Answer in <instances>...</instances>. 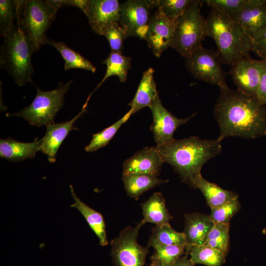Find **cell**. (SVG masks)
Segmentation results:
<instances>
[{
  "mask_svg": "<svg viewBox=\"0 0 266 266\" xmlns=\"http://www.w3.org/2000/svg\"><path fill=\"white\" fill-rule=\"evenodd\" d=\"M214 108L220 129L217 138L230 136L255 139L266 135V107L257 99L237 90L220 89Z\"/></svg>",
  "mask_w": 266,
  "mask_h": 266,
  "instance_id": "cell-1",
  "label": "cell"
},
{
  "mask_svg": "<svg viewBox=\"0 0 266 266\" xmlns=\"http://www.w3.org/2000/svg\"><path fill=\"white\" fill-rule=\"evenodd\" d=\"M164 162L169 164L179 175L181 181L194 188L196 180L200 175L202 166L219 155L221 141L202 139L191 136L156 146Z\"/></svg>",
  "mask_w": 266,
  "mask_h": 266,
  "instance_id": "cell-2",
  "label": "cell"
},
{
  "mask_svg": "<svg viewBox=\"0 0 266 266\" xmlns=\"http://www.w3.org/2000/svg\"><path fill=\"white\" fill-rule=\"evenodd\" d=\"M25 0H22L18 15L11 29L3 36L0 50V66L4 68L19 86L33 82L34 72L32 42L24 25L22 14Z\"/></svg>",
  "mask_w": 266,
  "mask_h": 266,
  "instance_id": "cell-3",
  "label": "cell"
},
{
  "mask_svg": "<svg viewBox=\"0 0 266 266\" xmlns=\"http://www.w3.org/2000/svg\"><path fill=\"white\" fill-rule=\"evenodd\" d=\"M206 21L207 36L214 40L223 63L232 66L249 56L252 40L230 15L211 9Z\"/></svg>",
  "mask_w": 266,
  "mask_h": 266,
  "instance_id": "cell-4",
  "label": "cell"
},
{
  "mask_svg": "<svg viewBox=\"0 0 266 266\" xmlns=\"http://www.w3.org/2000/svg\"><path fill=\"white\" fill-rule=\"evenodd\" d=\"M201 2L200 0H192L175 23L170 47L185 59L202 46V41L207 36L206 19L200 10Z\"/></svg>",
  "mask_w": 266,
  "mask_h": 266,
  "instance_id": "cell-5",
  "label": "cell"
},
{
  "mask_svg": "<svg viewBox=\"0 0 266 266\" xmlns=\"http://www.w3.org/2000/svg\"><path fill=\"white\" fill-rule=\"evenodd\" d=\"M72 82H59L56 89L49 91H43L35 86L36 95L32 102L20 111L6 115L22 117L37 127L53 123L56 115L65 103L64 96Z\"/></svg>",
  "mask_w": 266,
  "mask_h": 266,
  "instance_id": "cell-6",
  "label": "cell"
},
{
  "mask_svg": "<svg viewBox=\"0 0 266 266\" xmlns=\"http://www.w3.org/2000/svg\"><path fill=\"white\" fill-rule=\"evenodd\" d=\"M145 223L142 220L134 227L127 226L110 242L113 266H144L149 247L137 242L139 232Z\"/></svg>",
  "mask_w": 266,
  "mask_h": 266,
  "instance_id": "cell-7",
  "label": "cell"
},
{
  "mask_svg": "<svg viewBox=\"0 0 266 266\" xmlns=\"http://www.w3.org/2000/svg\"><path fill=\"white\" fill-rule=\"evenodd\" d=\"M57 11L48 0H25L22 19L34 53L44 44L45 33L55 19Z\"/></svg>",
  "mask_w": 266,
  "mask_h": 266,
  "instance_id": "cell-8",
  "label": "cell"
},
{
  "mask_svg": "<svg viewBox=\"0 0 266 266\" xmlns=\"http://www.w3.org/2000/svg\"><path fill=\"white\" fill-rule=\"evenodd\" d=\"M221 62L218 52L201 46L186 58V66L195 78L220 89L228 88Z\"/></svg>",
  "mask_w": 266,
  "mask_h": 266,
  "instance_id": "cell-9",
  "label": "cell"
},
{
  "mask_svg": "<svg viewBox=\"0 0 266 266\" xmlns=\"http://www.w3.org/2000/svg\"><path fill=\"white\" fill-rule=\"evenodd\" d=\"M155 0H128L120 4L119 23L128 36L144 38Z\"/></svg>",
  "mask_w": 266,
  "mask_h": 266,
  "instance_id": "cell-10",
  "label": "cell"
},
{
  "mask_svg": "<svg viewBox=\"0 0 266 266\" xmlns=\"http://www.w3.org/2000/svg\"><path fill=\"white\" fill-rule=\"evenodd\" d=\"M266 60H255L249 56L239 60L230 71L237 90L256 98L258 86Z\"/></svg>",
  "mask_w": 266,
  "mask_h": 266,
  "instance_id": "cell-11",
  "label": "cell"
},
{
  "mask_svg": "<svg viewBox=\"0 0 266 266\" xmlns=\"http://www.w3.org/2000/svg\"><path fill=\"white\" fill-rule=\"evenodd\" d=\"M149 108L153 118L150 130L153 133L156 146H161L174 140L173 134L176 129L195 114L184 119L176 117L163 106L159 95Z\"/></svg>",
  "mask_w": 266,
  "mask_h": 266,
  "instance_id": "cell-12",
  "label": "cell"
},
{
  "mask_svg": "<svg viewBox=\"0 0 266 266\" xmlns=\"http://www.w3.org/2000/svg\"><path fill=\"white\" fill-rule=\"evenodd\" d=\"M119 9L117 0H88L83 13L92 31L102 35L109 26L119 23Z\"/></svg>",
  "mask_w": 266,
  "mask_h": 266,
  "instance_id": "cell-13",
  "label": "cell"
},
{
  "mask_svg": "<svg viewBox=\"0 0 266 266\" xmlns=\"http://www.w3.org/2000/svg\"><path fill=\"white\" fill-rule=\"evenodd\" d=\"M175 23L157 10L151 15L144 39L157 57L170 46Z\"/></svg>",
  "mask_w": 266,
  "mask_h": 266,
  "instance_id": "cell-14",
  "label": "cell"
},
{
  "mask_svg": "<svg viewBox=\"0 0 266 266\" xmlns=\"http://www.w3.org/2000/svg\"><path fill=\"white\" fill-rule=\"evenodd\" d=\"M164 163L156 146L146 147L124 161L122 175L145 174L157 176Z\"/></svg>",
  "mask_w": 266,
  "mask_h": 266,
  "instance_id": "cell-15",
  "label": "cell"
},
{
  "mask_svg": "<svg viewBox=\"0 0 266 266\" xmlns=\"http://www.w3.org/2000/svg\"><path fill=\"white\" fill-rule=\"evenodd\" d=\"M88 102L86 101L81 111L71 120L58 124L53 123L46 126V133L42 137L40 151L47 155L48 162H56L58 150L69 133L72 130H78L73 124L86 111Z\"/></svg>",
  "mask_w": 266,
  "mask_h": 266,
  "instance_id": "cell-16",
  "label": "cell"
},
{
  "mask_svg": "<svg viewBox=\"0 0 266 266\" xmlns=\"http://www.w3.org/2000/svg\"><path fill=\"white\" fill-rule=\"evenodd\" d=\"M214 225L209 215L199 212L185 214L183 233L186 240V254L189 255L192 247L204 243Z\"/></svg>",
  "mask_w": 266,
  "mask_h": 266,
  "instance_id": "cell-17",
  "label": "cell"
},
{
  "mask_svg": "<svg viewBox=\"0 0 266 266\" xmlns=\"http://www.w3.org/2000/svg\"><path fill=\"white\" fill-rule=\"evenodd\" d=\"M230 15L252 41L266 26V0L262 4Z\"/></svg>",
  "mask_w": 266,
  "mask_h": 266,
  "instance_id": "cell-18",
  "label": "cell"
},
{
  "mask_svg": "<svg viewBox=\"0 0 266 266\" xmlns=\"http://www.w3.org/2000/svg\"><path fill=\"white\" fill-rule=\"evenodd\" d=\"M42 138L32 142H22L10 137L0 140V157L11 162H19L33 158L40 151Z\"/></svg>",
  "mask_w": 266,
  "mask_h": 266,
  "instance_id": "cell-19",
  "label": "cell"
},
{
  "mask_svg": "<svg viewBox=\"0 0 266 266\" xmlns=\"http://www.w3.org/2000/svg\"><path fill=\"white\" fill-rule=\"evenodd\" d=\"M70 191L74 202L71 207L77 209L83 216L90 228L99 238V243L102 246L108 243L106 232V225L102 215L92 208L78 198L72 185H69Z\"/></svg>",
  "mask_w": 266,
  "mask_h": 266,
  "instance_id": "cell-20",
  "label": "cell"
},
{
  "mask_svg": "<svg viewBox=\"0 0 266 266\" xmlns=\"http://www.w3.org/2000/svg\"><path fill=\"white\" fill-rule=\"evenodd\" d=\"M154 70L149 67L143 72L135 95L129 104L132 115L142 108L149 106L159 95L154 78Z\"/></svg>",
  "mask_w": 266,
  "mask_h": 266,
  "instance_id": "cell-21",
  "label": "cell"
},
{
  "mask_svg": "<svg viewBox=\"0 0 266 266\" xmlns=\"http://www.w3.org/2000/svg\"><path fill=\"white\" fill-rule=\"evenodd\" d=\"M143 220L156 226L169 223L173 218L166 205V200L161 192L154 193L147 200L140 204Z\"/></svg>",
  "mask_w": 266,
  "mask_h": 266,
  "instance_id": "cell-22",
  "label": "cell"
},
{
  "mask_svg": "<svg viewBox=\"0 0 266 266\" xmlns=\"http://www.w3.org/2000/svg\"><path fill=\"white\" fill-rule=\"evenodd\" d=\"M194 188L198 189L202 192L211 209L219 207L238 198L236 193L222 188L207 181L202 175L195 181Z\"/></svg>",
  "mask_w": 266,
  "mask_h": 266,
  "instance_id": "cell-23",
  "label": "cell"
},
{
  "mask_svg": "<svg viewBox=\"0 0 266 266\" xmlns=\"http://www.w3.org/2000/svg\"><path fill=\"white\" fill-rule=\"evenodd\" d=\"M122 180L128 196L136 200L150 189L168 182V180L161 179L157 176L145 174L122 175Z\"/></svg>",
  "mask_w": 266,
  "mask_h": 266,
  "instance_id": "cell-24",
  "label": "cell"
},
{
  "mask_svg": "<svg viewBox=\"0 0 266 266\" xmlns=\"http://www.w3.org/2000/svg\"><path fill=\"white\" fill-rule=\"evenodd\" d=\"M49 44L55 47L61 54L65 61L64 69L78 68L90 71L93 73L96 70V67L87 59L79 53L68 47L65 43L56 41L46 37L44 44Z\"/></svg>",
  "mask_w": 266,
  "mask_h": 266,
  "instance_id": "cell-25",
  "label": "cell"
},
{
  "mask_svg": "<svg viewBox=\"0 0 266 266\" xmlns=\"http://www.w3.org/2000/svg\"><path fill=\"white\" fill-rule=\"evenodd\" d=\"M131 58L123 56L121 53L111 51L107 58L102 62L107 66L105 75L88 98L90 99L93 93L111 76L116 75L121 82H125L131 67Z\"/></svg>",
  "mask_w": 266,
  "mask_h": 266,
  "instance_id": "cell-26",
  "label": "cell"
},
{
  "mask_svg": "<svg viewBox=\"0 0 266 266\" xmlns=\"http://www.w3.org/2000/svg\"><path fill=\"white\" fill-rule=\"evenodd\" d=\"M148 243L149 247L152 246L153 248L163 245L186 246V240L184 233L176 231L170 226L169 223L153 227Z\"/></svg>",
  "mask_w": 266,
  "mask_h": 266,
  "instance_id": "cell-27",
  "label": "cell"
},
{
  "mask_svg": "<svg viewBox=\"0 0 266 266\" xmlns=\"http://www.w3.org/2000/svg\"><path fill=\"white\" fill-rule=\"evenodd\" d=\"M193 263L206 266H222L226 256L221 251L205 244L194 246L189 252Z\"/></svg>",
  "mask_w": 266,
  "mask_h": 266,
  "instance_id": "cell-28",
  "label": "cell"
},
{
  "mask_svg": "<svg viewBox=\"0 0 266 266\" xmlns=\"http://www.w3.org/2000/svg\"><path fill=\"white\" fill-rule=\"evenodd\" d=\"M211 9L231 15L263 3L266 0H205Z\"/></svg>",
  "mask_w": 266,
  "mask_h": 266,
  "instance_id": "cell-29",
  "label": "cell"
},
{
  "mask_svg": "<svg viewBox=\"0 0 266 266\" xmlns=\"http://www.w3.org/2000/svg\"><path fill=\"white\" fill-rule=\"evenodd\" d=\"M230 223H215L203 244L216 249L226 256L229 248Z\"/></svg>",
  "mask_w": 266,
  "mask_h": 266,
  "instance_id": "cell-30",
  "label": "cell"
},
{
  "mask_svg": "<svg viewBox=\"0 0 266 266\" xmlns=\"http://www.w3.org/2000/svg\"><path fill=\"white\" fill-rule=\"evenodd\" d=\"M132 115L129 110L123 117L109 127L94 134L90 143L85 147L88 152L96 151L106 146L113 138L121 126L125 123Z\"/></svg>",
  "mask_w": 266,
  "mask_h": 266,
  "instance_id": "cell-31",
  "label": "cell"
},
{
  "mask_svg": "<svg viewBox=\"0 0 266 266\" xmlns=\"http://www.w3.org/2000/svg\"><path fill=\"white\" fill-rule=\"evenodd\" d=\"M21 0H0V32L4 36L11 29L18 15Z\"/></svg>",
  "mask_w": 266,
  "mask_h": 266,
  "instance_id": "cell-32",
  "label": "cell"
},
{
  "mask_svg": "<svg viewBox=\"0 0 266 266\" xmlns=\"http://www.w3.org/2000/svg\"><path fill=\"white\" fill-rule=\"evenodd\" d=\"M192 0H155V8L168 19L176 22Z\"/></svg>",
  "mask_w": 266,
  "mask_h": 266,
  "instance_id": "cell-33",
  "label": "cell"
},
{
  "mask_svg": "<svg viewBox=\"0 0 266 266\" xmlns=\"http://www.w3.org/2000/svg\"><path fill=\"white\" fill-rule=\"evenodd\" d=\"M154 248L153 256L160 260L163 266H172L181 256L186 254L185 245H163Z\"/></svg>",
  "mask_w": 266,
  "mask_h": 266,
  "instance_id": "cell-34",
  "label": "cell"
},
{
  "mask_svg": "<svg viewBox=\"0 0 266 266\" xmlns=\"http://www.w3.org/2000/svg\"><path fill=\"white\" fill-rule=\"evenodd\" d=\"M240 208L241 205L238 200H234L217 208L211 209L209 217L214 224L230 223L231 219Z\"/></svg>",
  "mask_w": 266,
  "mask_h": 266,
  "instance_id": "cell-35",
  "label": "cell"
},
{
  "mask_svg": "<svg viewBox=\"0 0 266 266\" xmlns=\"http://www.w3.org/2000/svg\"><path fill=\"white\" fill-rule=\"evenodd\" d=\"M102 35L107 39L111 51L121 53L123 42L128 36L119 23L113 24L107 28Z\"/></svg>",
  "mask_w": 266,
  "mask_h": 266,
  "instance_id": "cell-36",
  "label": "cell"
},
{
  "mask_svg": "<svg viewBox=\"0 0 266 266\" xmlns=\"http://www.w3.org/2000/svg\"><path fill=\"white\" fill-rule=\"evenodd\" d=\"M252 51L263 60H266V26L252 40Z\"/></svg>",
  "mask_w": 266,
  "mask_h": 266,
  "instance_id": "cell-37",
  "label": "cell"
},
{
  "mask_svg": "<svg viewBox=\"0 0 266 266\" xmlns=\"http://www.w3.org/2000/svg\"><path fill=\"white\" fill-rule=\"evenodd\" d=\"M256 99L263 105L266 104V65L262 73L257 92Z\"/></svg>",
  "mask_w": 266,
  "mask_h": 266,
  "instance_id": "cell-38",
  "label": "cell"
},
{
  "mask_svg": "<svg viewBox=\"0 0 266 266\" xmlns=\"http://www.w3.org/2000/svg\"><path fill=\"white\" fill-rule=\"evenodd\" d=\"M188 254L181 256L172 266H195L190 258Z\"/></svg>",
  "mask_w": 266,
  "mask_h": 266,
  "instance_id": "cell-39",
  "label": "cell"
},
{
  "mask_svg": "<svg viewBox=\"0 0 266 266\" xmlns=\"http://www.w3.org/2000/svg\"><path fill=\"white\" fill-rule=\"evenodd\" d=\"M151 263L149 266H163L161 261L157 258L154 256L151 257Z\"/></svg>",
  "mask_w": 266,
  "mask_h": 266,
  "instance_id": "cell-40",
  "label": "cell"
},
{
  "mask_svg": "<svg viewBox=\"0 0 266 266\" xmlns=\"http://www.w3.org/2000/svg\"><path fill=\"white\" fill-rule=\"evenodd\" d=\"M262 233H263V234L266 235V228H264L262 230Z\"/></svg>",
  "mask_w": 266,
  "mask_h": 266,
  "instance_id": "cell-41",
  "label": "cell"
}]
</instances>
